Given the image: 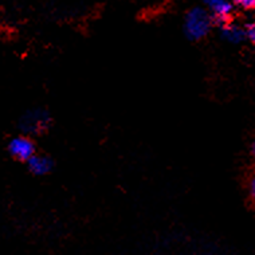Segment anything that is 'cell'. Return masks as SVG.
<instances>
[{
	"label": "cell",
	"mask_w": 255,
	"mask_h": 255,
	"mask_svg": "<svg viewBox=\"0 0 255 255\" xmlns=\"http://www.w3.org/2000/svg\"><path fill=\"white\" fill-rule=\"evenodd\" d=\"M27 164H28V169L38 176H43L46 173H49L53 168L51 158H49L47 156H42V154H35L34 157H31L27 161Z\"/></svg>",
	"instance_id": "5b68a950"
},
{
	"label": "cell",
	"mask_w": 255,
	"mask_h": 255,
	"mask_svg": "<svg viewBox=\"0 0 255 255\" xmlns=\"http://www.w3.org/2000/svg\"><path fill=\"white\" fill-rule=\"evenodd\" d=\"M222 35L230 43H241L246 38V32L242 27L233 24V23H227L225 26H222Z\"/></svg>",
	"instance_id": "8992f818"
},
{
	"label": "cell",
	"mask_w": 255,
	"mask_h": 255,
	"mask_svg": "<svg viewBox=\"0 0 255 255\" xmlns=\"http://www.w3.org/2000/svg\"><path fill=\"white\" fill-rule=\"evenodd\" d=\"M253 153H254V157H255V141H254V144H253Z\"/></svg>",
	"instance_id": "30bf717a"
},
{
	"label": "cell",
	"mask_w": 255,
	"mask_h": 255,
	"mask_svg": "<svg viewBox=\"0 0 255 255\" xmlns=\"http://www.w3.org/2000/svg\"><path fill=\"white\" fill-rule=\"evenodd\" d=\"M234 3L243 9L255 8V0H234Z\"/></svg>",
	"instance_id": "ba28073f"
},
{
	"label": "cell",
	"mask_w": 255,
	"mask_h": 255,
	"mask_svg": "<svg viewBox=\"0 0 255 255\" xmlns=\"http://www.w3.org/2000/svg\"><path fill=\"white\" fill-rule=\"evenodd\" d=\"M50 125V116L44 110H31L24 115L20 121V127L27 133H42Z\"/></svg>",
	"instance_id": "7a4b0ae2"
},
{
	"label": "cell",
	"mask_w": 255,
	"mask_h": 255,
	"mask_svg": "<svg viewBox=\"0 0 255 255\" xmlns=\"http://www.w3.org/2000/svg\"><path fill=\"white\" fill-rule=\"evenodd\" d=\"M214 23L211 13L206 8L195 7L187 13L184 20V32L191 40H200L210 32Z\"/></svg>",
	"instance_id": "6da1fadb"
},
{
	"label": "cell",
	"mask_w": 255,
	"mask_h": 255,
	"mask_svg": "<svg viewBox=\"0 0 255 255\" xmlns=\"http://www.w3.org/2000/svg\"><path fill=\"white\" fill-rule=\"evenodd\" d=\"M207 11L211 13L214 22L225 26L230 23V16L233 13V3L230 0H204Z\"/></svg>",
	"instance_id": "277c9868"
},
{
	"label": "cell",
	"mask_w": 255,
	"mask_h": 255,
	"mask_svg": "<svg viewBox=\"0 0 255 255\" xmlns=\"http://www.w3.org/2000/svg\"><path fill=\"white\" fill-rule=\"evenodd\" d=\"M9 153L20 161H28L31 157L35 156V145L30 137L18 136L13 137L8 144Z\"/></svg>",
	"instance_id": "3957f363"
},
{
	"label": "cell",
	"mask_w": 255,
	"mask_h": 255,
	"mask_svg": "<svg viewBox=\"0 0 255 255\" xmlns=\"http://www.w3.org/2000/svg\"><path fill=\"white\" fill-rule=\"evenodd\" d=\"M245 32H246V38L250 42L255 43V22L249 23L245 28Z\"/></svg>",
	"instance_id": "52a82bcc"
},
{
	"label": "cell",
	"mask_w": 255,
	"mask_h": 255,
	"mask_svg": "<svg viewBox=\"0 0 255 255\" xmlns=\"http://www.w3.org/2000/svg\"><path fill=\"white\" fill-rule=\"evenodd\" d=\"M249 189H250L251 198L255 200V173L253 175V177L250 179V184H249Z\"/></svg>",
	"instance_id": "9c48e42d"
}]
</instances>
